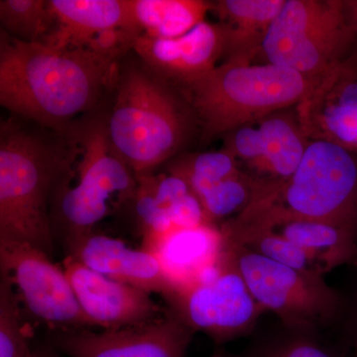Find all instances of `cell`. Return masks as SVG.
I'll return each instance as SVG.
<instances>
[{
  "mask_svg": "<svg viewBox=\"0 0 357 357\" xmlns=\"http://www.w3.org/2000/svg\"><path fill=\"white\" fill-rule=\"evenodd\" d=\"M164 301L169 316L218 344L249 332L264 311L238 270L222 255L208 278L177 289Z\"/></svg>",
  "mask_w": 357,
  "mask_h": 357,
  "instance_id": "obj_9",
  "label": "cell"
},
{
  "mask_svg": "<svg viewBox=\"0 0 357 357\" xmlns=\"http://www.w3.org/2000/svg\"><path fill=\"white\" fill-rule=\"evenodd\" d=\"M23 321L21 301L10 282L0 280V357H34Z\"/></svg>",
  "mask_w": 357,
  "mask_h": 357,
  "instance_id": "obj_23",
  "label": "cell"
},
{
  "mask_svg": "<svg viewBox=\"0 0 357 357\" xmlns=\"http://www.w3.org/2000/svg\"><path fill=\"white\" fill-rule=\"evenodd\" d=\"M0 272L21 304L49 332L93 328L64 269L29 243L0 239Z\"/></svg>",
  "mask_w": 357,
  "mask_h": 357,
  "instance_id": "obj_10",
  "label": "cell"
},
{
  "mask_svg": "<svg viewBox=\"0 0 357 357\" xmlns=\"http://www.w3.org/2000/svg\"><path fill=\"white\" fill-rule=\"evenodd\" d=\"M357 211V164L340 143L307 145L283 188L263 192L246 215L253 220H316L354 230Z\"/></svg>",
  "mask_w": 357,
  "mask_h": 357,
  "instance_id": "obj_6",
  "label": "cell"
},
{
  "mask_svg": "<svg viewBox=\"0 0 357 357\" xmlns=\"http://www.w3.org/2000/svg\"><path fill=\"white\" fill-rule=\"evenodd\" d=\"M262 137L260 161L269 172L288 180L297 170L306 148L295 126L281 117H269L259 126Z\"/></svg>",
  "mask_w": 357,
  "mask_h": 357,
  "instance_id": "obj_20",
  "label": "cell"
},
{
  "mask_svg": "<svg viewBox=\"0 0 357 357\" xmlns=\"http://www.w3.org/2000/svg\"><path fill=\"white\" fill-rule=\"evenodd\" d=\"M117 62L84 49H61L0 37V103L15 116L66 132L77 115L96 107Z\"/></svg>",
  "mask_w": 357,
  "mask_h": 357,
  "instance_id": "obj_1",
  "label": "cell"
},
{
  "mask_svg": "<svg viewBox=\"0 0 357 357\" xmlns=\"http://www.w3.org/2000/svg\"><path fill=\"white\" fill-rule=\"evenodd\" d=\"M286 0H223L213 8L229 21V58H243L252 51L258 39L263 41L268 28L281 13Z\"/></svg>",
  "mask_w": 357,
  "mask_h": 357,
  "instance_id": "obj_19",
  "label": "cell"
},
{
  "mask_svg": "<svg viewBox=\"0 0 357 357\" xmlns=\"http://www.w3.org/2000/svg\"><path fill=\"white\" fill-rule=\"evenodd\" d=\"M64 249L66 256L89 269L148 293L158 294L163 299L176 290L156 256L142 248H128L114 237L93 231Z\"/></svg>",
  "mask_w": 357,
  "mask_h": 357,
  "instance_id": "obj_14",
  "label": "cell"
},
{
  "mask_svg": "<svg viewBox=\"0 0 357 357\" xmlns=\"http://www.w3.org/2000/svg\"><path fill=\"white\" fill-rule=\"evenodd\" d=\"M1 30L28 43H43L50 33L52 16L45 0H1Z\"/></svg>",
  "mask_w": 357,
  "mask_h": 357,
  "instance_id": "obj_21",
  "label": "cell"
},
{
  "mask_svg": "<svg viewBox=\"0 0 357 357\" xmlns=\"http://www.w3.org/2000/svg\"><path fill=\"white\" fill-rule=\"evenodd\" d=\"M222 255L238 270L257 304L288 323L310 326L337 309V298L323 276L298 271L223 239Z\"/></svg>",
  "mask_w": 357,
  "mask_h": 357,
  "instance_id": "obj_8",
  "label": "cell"
},
{
  "mask_svg": "<svg viewBox=\"0 0 357 357\" xmlns=\"http://www.w3.org/2000/svg\"><path fill=\"white\" fill-rule=\"evenodd\" d=\"M229 28L206 21L175 39L140 35L133 46L134 53L145 67L181 88L217 68L218 61L229 55Z\"/></svg>",
  "mask_w": 357,
  "mask_h": 357,
  "instance_id": "obj_13",
  "label": "cell"
},
{
  "mask_svg": "<svg viewBox=\"0 0 357 357\" xmlns=\"http://www.w3.org/2000/svg\"><path fill=\"white\" fill-rule=\"evenodd\" d=\"M312 79L271 63L249 65L229 58L181 89L204 139H211L304 100L314 89Z\"/></svg>",
  "mask_w": 357,
  "mask_h": 357,
  "instance_id": "obj_4",
  "label": "cell"
},
{
  "mask_svg": "<svg viewBox=\"0 0 357 357\" xmlns=\"http://www.w3.org/2000/svg\"><path fill=\"white\" fill-rule=\"evenodd\" d=\"M140 35L139 30L135 28H112L93 36L84 47V50L117 62L128 52L133 51L134 43Z\"/></svg>",
  "mask_w": 357,
  "mask_h": 357,
  "instance_id": "obj_27",
  "label": "cell"
},
{
  "mask_svg": "<svg viewBox=\"0 0 357 357\" xmlns=\"http://www.w3.org/2000/svg\"><path fill=\"white\" fill-rule=\"evenodd\" d=\"M105 119L110 143L136 178L152 175L187 139L190 112L173 84L140 62L119 72Z\"/></svg>",
  "mask_w": 357,
  "mask_h": 357,
  "instance_id": "obj_3",
  "label": "cell"
},
{
  "mask_svg": "<svg viewBox=\"0 0 357 357\" xmlns=\"http://www.w3.org/2000/svg\"><path fill=\"white\" fill-rule=\"evenodd\" d=\"M345 17L357 38V0L344 1Z\"/></svg>",
  "mask_w": 357,
  "mask_h": 357,
  "instance_id": "obj_31",
  "label": "cell"
},
{
  "mask_svg": "<svg viewBox=\"0 0 357 357\" xmlns=\"http://www.w3.org/2000/svg\"><path fill=\"white\" fill-rule=\"evenodd\" d=\"M211 357H229V356H223V354H213V356Z\"/></svg>",
  "mask_w": 357,
  "mask_h": 357,
  "instance_id": "obj_33",
  "label": "cell"
},
{
  "mask_svg": "<svg viewBox=\"0 0 357 357\" xmlns=\"http://www.w3.org/2000/svg\"><path fill=\"white\" fill-rule=\"evenodd\" d=\"M63 269L91 328L139 326L168 314L152 294L98 273L70 256H66Z\"/></svg>",
  "mask_w": 357,
  "mask_h": 357,
  "instance_id": "obj_12",
  "label": "cell"
},
{
  "mask_svg": "<svg viewBox=\"0 0 357 357\" xmlns=\"http://www.w3.org/2000/svg\"><path fill=\"white\" fill-rule=\"evenodd\" d=\"M213 4L202 0H132L134 20L141 35L175 39L187 34L204 17Z\"/></svg>",
  "mask_w": 357,
  "mask_h": 357,
  "instance_id": "obj_18",
  "label": "cell"
},
{
  "mask_svg": "<svg viewBox=\"0 0 357 357\" xmlns=\"http://www.w3.org/2000/svg\"><path fill=\"white\" fill-rule=\"evenodd\" d=\"M168 170L184 178L199 199L218 183L238 175L234 156L227 151L204 152L176 159L169 163Z\"/></svg>",
  "mask_w": 357,
  "mask_h": 357,
  "instance_id": "obj_22",
  "label": "cell"
},
{
  "mask_svg": "<svg viewBox=\"0 0 357 357\" xmlns=\"http://www.w3.org/2000/svg\"><path fill=\"white\" fill-rule=\"evenodd\" d=\"M325 124L340 143L357 147V82L342 88L337 102L326 110Z\"/></svg>",
  "mask_w": 357,
  "mask_h": 357,
  "instance_id": "obj_25",
  "label": "cell"
},
{
  "mask_svg": "<svg viewBox=\"0 0 357 357\" xmlns=\"http://www.w3.org/2000/svg\"><path fill=\"white\" fill-rule=\"evenodd\" d=\"M356 39L344 1L286 0L261 47L268 63L314 77L337 65Z\"/></svg>",
  "mask_w": 357,
  "mask_h": 357,
  "instance_id": "obj_7",
  "label": "cell"
},
{
  "mask_svg": "<svg viewBox=\"0 0 357 357\" xmlns=\"http://www.w3.org/2000/svg\"><path fill=\"white\" fill-rule=\"evenodd\" d=\"M142 249L156 256L177 290L201 281L217 266L222 250V230L211 223L173 229L143 241Z\"/></svg>",
  "mask_w": 357,
  "mask_h": 357,
  "instance_id": "obj_15",
  "label": "cell"
},
{
  "mask_svg": "<svg viewBox=\"0 0 357 357\" xmlns=\"http://www.w3.org/2000/svg\"><path fill=\"white\" fill-rule=\"evenodd\" d=\"M79 148L77 183L70 178L59 187L51 208L55 241L64 248L95 231L98 223L123 210L137 191V178L116 154L105 128V119L75 121L69 128Z\"/></svg>",
  "mask_w": 357,
  "mask_h": 357,
  "instance_id": "obj_5",
  "label": "cell"
},
{
  "mask_svg": "<svg viewBox=\"0 0 357 357\" xmlns=\"http://www.w3.org/2000/svg\"><path fill=\"white\" fill-rule=\"evenodd\" d=\"M258 357H335L321 345L306 338H296L275 345Z\"/></svg>",
  "mask_w": 357,
  "mask_h": 357,
  "instance_id": "obj_29",
  "label": "cell"
},
{
  "mask_svg": "<svg viewBox=\"0 0 357 357\" xmlns=\"http://www.w3.org/2000/svg\"><path fill=\"white\" fill-rule=\"evenodd\" d=\"M231 149L241 158L258 161L261 159L263 147L259 128L245 126L237 129L232 139Z\"/></svg>",
  "mask_w": 357,
  "mask_h": 357,
  "instance_id": "obj_30",
  "label": "cell"
},
{
  "mask_svg": "<svg viewBox=\"0 0 357 357\" xmlns=\"http://www.w3.org/2000/svg\"><path fill=\"white\" fill-rule=\"evenodd\" d=\"M260 225L299 246L324 272L349 262L356 252L354 230L316 220L286 218L277 220H244Z\"/></svg>",
  "mask_w": 357,
  "mask_h": 357,
  "instance_id": "obj_17",
  "label": "cell"
},
{
  "mask_svg": "<svg viewBox=\"0 0 357 357\" xmlns=\"http://www.w3.org/2000/svg\"><path fill=\"white\" fill-rule=\"evenodd\" d=\"M34 357H64L50 344L35 347Z\"/></svg>",
  "mask_w": 357,
  "mask_h": 357,
  "instance_id": "obj_32",
  "label": "cell"
},
{
  "mask_svg": "<svg viewBox=\"0 0 357 357\" xmlns=\"http://www.w3.org/2000/svg\"><path fill=\"white\" fill-rule=\"evenodd\" d=\"M167 211L175 229H188L208 223L201 202L192 192L171 204Z\"/></svg>",
  "mask_w": 357,
  "mask_h": 357,
  "instance_id": "obj_28",
  "label": "cell"
},
{
  "mask_svg": "<svg viewBox=\"0 0 357 357\" xmlns=\"http://www.w3.org/2000/svg\"><path fill=\"white\" fill-rule=\"evenodd\" d=\"M137 191L131 204H134L143 241L163 236L175 229L168 211L156 201L148 185L140 180H137Z\"/></svg>",
  "mask_w": 357,
  "mask_h": 357,
  "instance_id": "obj_26",
  "label": "cell"
},
{
  "mask_svg": "<svg viewBox=\"0 0 357 357\" xmlns=\"http://www.w3.org/2000/svg\"><path fill=\"white\" fill-rule=\"evenodd\" d=\"M248 185L241 176L223 180L199 198L206 222L211 223L241 210L248 201Z\"/></svg>",
  "mask_w": 357,
  "mask_h": 357,
  "instance_id": "obj_24",
  "label": "cell"
},
{
  "mask_svg": "<svg viewBox=\"0 0 357 357\" xmlns=\"http://www.w3.org/2000/svg\"><path fill=\"white\" fill-rule=\"evenodd\" d=\"M48 7L52 26L43 43L56 48L84 49L93 36L112 28L139 30L132 0H48Z\"/></svg>",
  "mask_w": 357,
  "mask_h": 357,
  "instance_id": "obj_16",
  "label": "cell"
},
{
  "mask_svg": "<svg viewBox=\"0 0 357 357\" xmlns=\"http://www.w3.org/2000/svg\"><path fill=\"white\" fill-rule=\"evenodd\" d=\"M79 153L69 129L59 132L15 115L1 122L0 239L29 243L53 256L52 202L74 176Z\"/></svg>",
  "mask_w": 357,
  "mask_h": 357,
  "instance_id": "obj_2",
  "label": "cell"
},
{
  "mask_svg": "<svg viewBox=\"0 0 357 357\" xmlns=\"http://www.w3.org/2000/svg\"><path fill=\"white\" fill-rule=\"evenodd\" d=\"M195 332L165 318L139 326L50 332L49 344L66 357H187Z\"/></svg>",
  "mask_w": 357,
  "mask_h": 357,
  "instance_id": "obj_11",
  "label": "cell"
}]
</instances>
